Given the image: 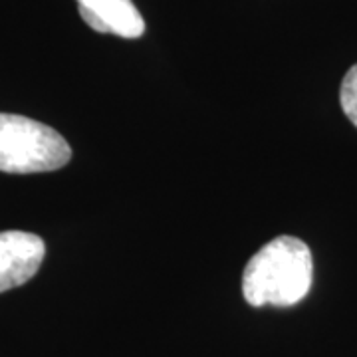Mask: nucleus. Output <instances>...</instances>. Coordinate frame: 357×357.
<instances>
[{
    "label": "nucleus",
    "mask_w": 357,
    "mask_h": 357,
    "mask_svg": "<svg viewBox=\"0 0 357 357\" xmlns=\"http://www.w3.org/2000/svg\"><path fill=\"white\" fill-rule=\"evenodd\" d=\"M46 244L38 234L22 230L0 232V292L22 286L40 270Z\"/></svg>",
    "instance_id": "obj_3"
},
{
    "label": "nucleus",
    "mask_w": 357,
    "mask_h": 357,
    "mask_svg": "<svg viewBox=\"0 0 357 357\" xmlns=\"http://www.w3.org/2000/svg\"><path fill=\"white\" fill-rule=\"evenodd\" d=\"M312 280L314 260L307 244L282 234L248 260L243 274V296L255 307H288L306 298Z\"/></svg>",
    "instance_id": "obj_1"
},
{
    "label": "nucleus",
    "mask_w": 357,
    "mask_h": 357,
    "mask_svg": "<svg viewBox=\"0 0 357 357\" xmlns=\"http://www.w3.org/2000/svg\"><path fill=\"white\" fill-rule=\"evenodd\" d=\"M70 159L72 149L56 129L24 115L0 114V171L46 173L62 169Z\"/></svg>",
    "instance_id": "obj_2"
},
{
    "label": "nucleus",
    "mask_w": 357,
    "mask_h": 357,
    "mask_svg": "<svg viewBox=\"0 0 357 357\" xmlns=\"http://www.w3.org/2000/svg\"><path fill=\"white\" fill-rule=\"evenodd\" d=\"M340 102L347 119L357 128V64L349 68L340 88Z\"/></svg>",
    "instance_id": "obj_5"
},
{
    "label": "nucleus",
    "mask_w": 357,
    "mask_h": 357,
    "mask_svg": "<svg viewBox=\"0 0 357 357\" xmlns=\"http://www.w3.org/2000/svg\"><path fill=\"white\" fill-rule=\"evenodd\" d=\"M84 22L102 34L139 38L145 22L131 0H77Z\"/></svg>",
    "instance_id": "obj_4"
}]
</instances>
